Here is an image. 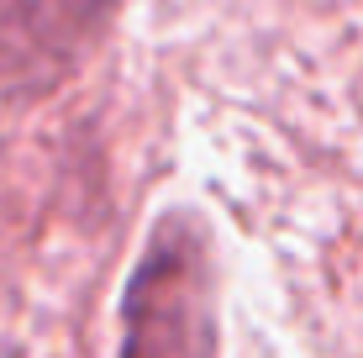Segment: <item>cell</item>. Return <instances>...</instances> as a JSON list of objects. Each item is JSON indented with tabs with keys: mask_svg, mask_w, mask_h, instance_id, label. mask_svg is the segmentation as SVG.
Listing matches in <instances>:
<instances>
[{
	"mask_svg": "<svg viewBox=\"0 0 363 358\" xmlns=\"http://www.w3.org/2000/svg\"><path fill=\"white\" fill-rule=\"evenodd\" d=\"M121 0H0V101L64 90L106 47Z\"/></svg>",
	"mask_w": 363,
	"mask_h": 358,
	"instance_id": "7a4b0ae2",
	"label": "cell"
},
{
	"mask_svg": "<svg viewBox=\"0 0 363 358\" xmlns=\"http://www.w3.org/2000/svg\"><path fill=\"white\" fill-rule=\"evenodd\" d=\"M216 237L211 221L174 206L153 221L121 290L116 358H216Z\"/></svg>",
	"mask_w": 363,
	"mask_h": 358,
	"instance_id": "6da1fadb",
	"label": "cell"
}]
</instances>
